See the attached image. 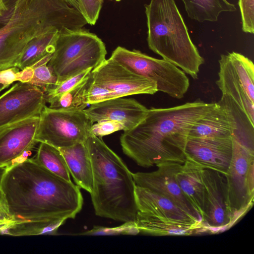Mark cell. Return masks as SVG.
<instances>
[{
  "label": "cell",
  "instance_id": "6da1fadb",
  "mask_svg": "<svg viewBox=\"0 0 254 254\" xmlns=\"http://www.w3.org/2000/svg\"><path fill=\"white\" fill-rule=\"evenodd\" d=\"M13 219L2 232L12 236L54 235L82 209L80 188L51 172L33 158L6 168L1 182Z\"/></svg>",
  "mask_w": 254,
  "mask_h": 254
},
{
  "label": "cell",
  "instance_id": "7a4b0ae2",
  "mask_svg": "<svg viewBox=\"0 0 254 254\" xmlns=\"http://www.w3.org/2000/svg\"><path fill=\"white\" fill-rule=\"evenodd\" d=\"M216 105L198 100L170 108L148 109L139 124L122 134L124 153L144 168L170 162L183 163L190 130Z\"/></svg>",
  "mask_w": 254,
  "mask_h": 254
},
{
  "label": "cell",
  "instance_id": "3957f363",
  "mask_svg": "<svg viewBox=\"0 0 254 254\" xmlns=\"http://www.w3.org/2000/svg\"><path fill=\"white\" fill-rule=\"evenodd\" d=\"M0 22V70L15 64L34 38L54 31L75 30L87 24L65 0H5Z\"/></svg>",
  "mask_w": 254,
  "mask_h": 254
},
{
  "label": "cell",
  "instance_id": "277c9868",
  "mask_svg": "<svg viewBox=\"0 0 254 254\" xmlns=\"http://www.w3.org/2000/svg\"><path fill=\"white\" fill-rule=\"evenodd\" d=\"M84 142L92 167L90 194L96 215L123 222L135 221L138 209L132 173L100 137L91 134Z\"/></svg>",
  "mask_w": 254,
  "mask_h": 254
},
{
  "label": "cell",
  "instance_id": "5b68a950",
  "mask_svg": "<svg viewBox=\"0 0 254 254\" xmlns=\"http://www.w3.org/2000/svg\"><path fill=\"white\" fill-rule=\"evenodd\" d=\"M145 8L150 49L196 79L204 59L190 39L175 0H151Z\"/></svg>",
  "mask_w": 254,
  "mask_h": 254
},
{
  "label": "cell",
  "instance_id": "8992f818",
  "mask_svg": "<svg viewBox=\"0 0 254 254\" xmlns=\"http://www.w3.org/2000/svg\"><path fill=\"white\" fill-rule=\"evenodd\" d=\"M107 51L102 40L82 29L60 32L52 58L47 64L58 78V84L105 60ZM57 84V85H58Z\"/></svg>",
  "mask_w": 254,
  "mask_h": 254
},
{
  "label": "cell",
  "instance_id": "52a82bcc",
  "mask_svg": "<svg viewBox=\"0 0 254 254\" xmlns=\"http://www.w3.org/2000/svg\"><path fill=\"white\" fill-rule=\"evenodd\" d=\"M233 154L224 174L231 226L252 207L254 199V145L232 136Z\"/></svg>",
  "mask_w": 254,
  "mask_h": 254
},
{
  "label": "cell",
  "instance_id": "ba28073f",
  "mask_svg": "<svg viewBox=\"0 0 254 254\" xmlns=\"http://www.w3.org/2000/svg\"><path fill=\"white\" fill-rule=\"evenodd\" d=\"M110 58L132 72L155 82L158 91L173 98H182L189 89V79L185 72L164 59L120 46L115 49Z\"/></svg>",
  "mask_w": 254,
  "mask_h": 254
},
{
  "label": "cell",
  "instance_id": "9c48e42d",
  "mask_svg": "<svg viewBox=\"0 0 254 254\" xmlns=\"http://www.w3.org/2000/svg\"><path fill=\"white\" fill-rule=\"evenodd\" d=\"M93 123L83 111H64L44 106L39 115L36 136L58 149L83 142L91 133Z\"/></svg>",
  "mask_w": 254,
  "mask_h": 254
},
{
  "label": "cell",
  "instance_id": "30bf717a",
  "mask_svg": "<svg viewBox=\"0 0 254 254\" xmlns=\"http://www.w3.org/2000/svg\"><path fill=\"white\" fill-rule=\"evenodd\" d=\"M219 78L216 83L241 108H250L254 102V65L248 58L233 52L221 55Z\"/></svg>",
  "mask_w": 254,
  "mask_h": 254
},
{
  "label": "cell",
  "instance_id": "8fae6325",
  "mask_svg": "<svg viewBox=\"0 0 254 254\" xmlns=\"http://www.w3.org/2000/svg\"><path fill=\"white\" fill-rule=\"evenodd\" d=\"M92 83L109 91L113 98L135 94L153 95L155 82L128 70L110 58L91 70Z\"/></svg>",
  "mask_w": 254,
  "mask_h": 254
},
{
  "label": "cell",
  "instance_id": "7c38bea8",
  "mask_svg": "<svg viewBox=\"0 0 254 254\" xmlns=\"http://www.w3.org/2000/svg\"><path fill=\"white\" fill-rule=\"evenodd\" d=\"M46 102L42 89L29 83L18 81L0 96V130L39 116Z\"/></svg>",
  "mask_w": 254,
  "mask_h": 254
},
{
  "label": "cell",
  "instance_id": "4fadbf2b",
  "mask_svg": "<svg viewBox=\"0 0 254 254\" xmlns=\"http://www.w3.org/2000/svg\"><path fill=\"white\" fill-rule=\"evenodd\" d=\"M204 187V214L202 223L208 233L221 232L231 227L227 209L224 174L203 168Z\"/></svg>",
  "mask_w": 254,
  "mask_h": 254
},
{
  "label": "cell",
  "instance_id": "5bb4252c",
  "mask_svg": "<svg viewBox=\"0 0 254 254\" xmlns=\"http://www.w3.org/2000/svg\"><path fill=\"white\" fill-rule=\"evenodd\" d=\"M181 164L171 162L162 163L156 166L157 169L154 171L132 173V177L136 186L168 198L192 217L202 222L201 217L185 197L177 182L176 175Z\"/></svg>",
  "mask_w": 254,
  "mask_h": 254
},
{
  "label": "cell",
  "instance_id": "9a60e30c",
  "mask_svg": "<svg viewBox=\"0 0 254 254\" xmlns=\"http://www.w3.org/2000/svg\"><path fill=\"white\" fill-rule=\"evenodd\" d=\"M39 116L27 118L0 130V167L7 168L38 143Z\"/></svg>",
  "mask_w": 254,
  "mask_h": 254
},
{
  "label": "cell",
  "instance_id": "2e32d148",
  "mask_svg": "<svg viewBox=\"0 0 254 254\" xmlns=\"http://www.w3.org/2000/svg\"><path fill=\"white\" fill-rule=\"evenodd\" d=\"M233 154L232 137L224 138H188L185 148L186 158L203 168L225 174Z\"/></svg>",
  "mask_w": 254,
  "mask_h": 254
},
{
  "label": "cell",
  "instance_id": "e0dca14e",
  "mask_svg": "<svg viewBox=\"0 0 254 254\" xmlns=\"http://www.w3.org/2000/svg\"><path fill=\"white\" fill-rule=\"evenodd\" d=\"M147 110L134 99L119 97L90 104L84 112L93 124L103 120L116 121L122 123L127 131L139 124Z\"/></svg>",
  "mask_w": 254,
  "mask_h": 254
},
{
  "label": "cell",
  "instance_id": "ac0fdd59",
  "mask_svg": "<svg viewBox=\"0 0 254 254\" xmlns=\"http://www.w3.org/2000/svg\"><path fill=\"white\" fill-rule=\"evenodd\" d=\"M237 128L234 114L222 99L192 127L188 138L232 137Z\"/></svg>",
  "mask_w": 254,
  "mask_h": 254
},
{
  "label": "cell",
  "instance_id": "d6986e66",
  "mask_svg": "<svg viewBox=\"0 0 254 254\" xmlns=\"http://www.w3.org/2000/svg\"><path fill=\"white\" fill-rule=\"evenodd\" d=\"M135 193L137 212L187 224H202L171 200L154 191L135 185Z\"/></svg>",
  "mask_w": 254,
  "mask_h": 254
},
{
  "label": "cell",
  "instance_id": "ffe728a7",
  "mask_svg": "<svg viewBox=\"0 0 254 254\" xmlns=\"http://www.w3.org/2000/svg\"><path fill=\"white\" fill-rule=\"evenodd\" d=\"M203 167L186 158L176 175L177 182L185 197L201 217L204 214V187Z\"/></svg>",
  "mask_w": 254,
  "mask_h": 254
},
{
  "label": "cell",
  "instance_id": "44dd1931",
  "mask_svg": "<svg viewBox=\"0 0 254 254\" xmlns=\"http://www.w3.org/2000/svg\"><path fill=\"white\" fill-rule=\"evenodd\" d=\"M135 224L140 232L155 236H189L208 233L203 224H190L137 212Z\"/></svg>",
  "mask_w": 254,
  "mask_h": 254
},
{
  "label": "cell",
  "instance_id": "7402d4cb",
  "mask_svg": "<svg viewBox=\"0 0 254 254\" xmlns=\"http://www.w3.org/2000/svg\"><path fill=\"white\" fill-rule=\"evenodd\" d=\"M59 149L76 185L90 193L93 187L92 167L85 142Z\"/></svg>",
  "mask_w": 254,
  "mask_h": 254
},
{
  "label": "cell",
  "instance_id": "603a6c76",
  "mask_svg": "<svg viewBox=\"0 0 254 254\" xmlns=\"http://www.w3.org/2000/svg\"><path fill=\"white\" fill-rule=\"evenodd\" d=\"M59 31H54L38 36L28 44L15 67L20 70L30 67L47 55L53 53Z\"/></svg>",
  "mask_w": 254,
  "mask_h": 254
},
{
  "label": "cell",
  "instance_id": "cb8c5ba5",
  "mask_svg": "<svg viewBox=\"0 0 254 254\" xmlns=\"http://www.w3.org/2000/svg\"><path fill=\"white\" fill-rule=\"evenodd\" d=\"M191 19L202 22L217 21L222 12L236 11L234 4L227 0H182Z\"/></svg>",
  "mask_w": 254,
  "mask_h": 254
},
{
  "label": "cell",
  "instance_id": "d4e9b609",
  "mask_svg": "<svg viewBox=\"0 0 254 254\" xmlns=\"http://www.w3.org/2000/svg\"><path fill=\"white\" fill-rule=\"evenodd\" d=\"M91 71L79 83L50 103L49 107L64 111H83L87 107L88 90L92 83Z\"/></svg>",
  "mask_w": 254,
  "mask_h": 254
},
{
  "label": "cell",
  "instance_id": "484cf974",
  "mask_svg": "<svg viewBox=\"0 0 254 254\" xmlns=\"http://www.w3.org/2000/svg\"><path fill=\"white\" fill-rule=\"evenodd\" d=\"M36 155L32 158L39 165L66 181H71L66 161L59 149L40 142Z\"/></svg>",
  "mask_w": 254,
  "mask_h": 254
},
{
  "label": "cell",
  "instance_id": "4316f807",
  "mask_svg": "<svg viewBox=\"0 0 254 254\" xmlns=\"http://www.w3.org/2000/svg\"><path fill=\"white\" fill-rule=\"evenodd\" d=\"M53 53L47 55L29 67L31 75L28 83L40 88L43 91L58 84L57 77L47 65Z\"/></svg>",
  "mask_w": 254,
  "mask_h": 254
},
{
  "label": "cell",
  "instance_id": "83f0119b",
  "mask_svg": "<svg viewBox=\"0 0 254 254\" xmlns=\"http://www.w3.org/2000/svg\"><path fill=\"white\" fill-rule=\"evenodd\" d=\"M92 69V68H89L86 70L76 75L66 79L56 86L44 90L46 102L50 104L59 98L79 83Z\"/></svg>",
  "mask_w": 254,
  "mask_h": 254
},
{
  "label": "cell",
  "instance_id": "f1b7e54d",
  "mask_svg": "<svg viewBox=\"0 0 254 254\" xmlns=\"http://www.w3.org/2000/svg\"><path fill=\"white\" fill-rule=\"evenodd\" d=\"M140 233L135 221L124 222L121 226L116 227L95 226L89 231L82 233L88 235H136Z\"/></svg>",
  "mask_w": 254,
  "mask_h": 254
},
{
  "label": "cell",
  "instance_id": "f546056e",
  "mask_svg": "<svg viewBox=\"0 0 254 254\" xmlns=\"http://www.w3.org/2000/svg\"><path fill=\"white\" fill-rule=\"evenodd\" d=\"M79 12L87 24L94 25L98 19L103 0H78Z\"/></svg>",
  "mask_w": 254,
  "mask_h": 254
},
{
  "label": "cell",
  "instance_id": "4dcf8cb0",
  "mask_svg": "<svg viewBox=\"0 0 254 254\" xmlns=\"http://www.w3.org/2000/svg\"><path fill=\"white\" fill-rule=\"evenodd\" d=\"M242 30L246 33H254V0H239Z\"/></svg>",
  "mask_w": 254,
  "mask_h": 254
},
{
  "label": "cell",
  "instance_id": "1f68e13d",
  "mask_svg": "<svg viewBox=\"0 0 254 254\" xmlns=\"http://www.w3.org/2000/svg\"><path fill=\"white\" fill-rule=\"evenodd\" d=\"M120 130H125L124 126L122 123L116 121L103 120L97 122L96 124H93L91 127V133L101 138Z\"/></svg>",
  "mask_w": 254,
  "mask_h": 254
},
{
  "label": "cell",
  "instance_id": "d6a6232c",
  "mask_svg": "<svg viewBox=\"0 0 254 254\" xmlns=\"http://www.w3.org/2000/svg\"><path fill=\"white\" fill-rule=\"evenodd\" d=\"M0 221L13 223V219L9 212L5 196L0 188Z\"/></svg>",
  "mask_w": 254,
  "mask_h": 254
},
{
  "label": "cell",
  "instance_id": "836d02e7",
  "mask_svg": "<svg viewBox=\"0 0 254 254\" xmlns=\"http://www.w3.org/2000/svg\"><path fill=\"white\" fill-rule=\"evenodd\" d=\"M9 85H10L7 79L0 71V92L3 89L9 87Z\"/></svg>",
  "mask_w": 254,
  "mask_h": 254
},
{
  "label": "cell",
  "instance_id": "e575fe53",
  "mask_svg": "<svg viewBox=\"0 0 254 254\" xmlns=\"http://www.w3.org/2000/svg\"><path fill=\"white\" fill-rule=\"evenodd\" d=\"M7 6L5 0H0V22L2 17L7 10Z\"/></svg>",
  "mask_w": 254,
  "mask_h": 254
},
{
  "label": "cell",
  "instance_id": "d590c367",
  "mask_svg": "<svg viewBox=\"0 0 254 254\" xmlns=\"http://www.w3.org/2000/svg\"><path fill=\"white\" fill-rule=\"evenodd\" d=\"M12 224V222L0 221V232H3Z\"/></svg>",
  "mask_w": 254,
  "mask_h": 254
},
{
  "label": "cell",
  "instance_id": "8d00e7d4",
  "mask_svg": "<svg viewBox=\"0 0 254 254\" xmlns=\"http://www.w3.org/2000/svg\"><path fill=\"white\" fill-rule=\"evenodd\" d=\"M65 1L70 5L79 11V2L78 0H65Z\"/></svg>",
  "mask_w": 254,
  "mask_h": 254
},
{
  "label": "cell",
  "instance_id": "74e56055",
  "mask_svg": "<svg viewBox=\"0 0 254 254\" xmlns=\"http://www.w3.org/2000/svg\"><path fill=\"white\" fill-rule=\"evenodd\" d=\"M6 167H0V186L1 184V181L2 180V178L3 177V176L6 172Z\"/></svg>",
  "mask_w": 254,
  "mask_h": 254
},
{
  "label": "cell",
  "instance_id": "f35d334b",
  "mask_svg": "<svg viewBox=\"0 0 254 254\" xmlns=\"http://www.w3.org/2000/svg\"><path fill=\"white\" fill-rule=\"evenodd\" d=\"M115 0L118 1H120L121 0Z\"/></svg>",
  "mask_w": 254,
  "mask_h": 254
}]
</instances>
